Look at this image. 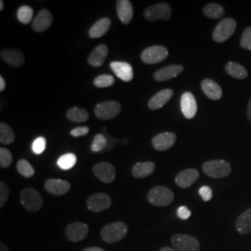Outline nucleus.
<instances>
[{
	"label": "nucleus",
	"instance_id": "nucleus-1",
	"mask_svg": "<svg viewBox=\"0 0 251 251\" xmlns=\"http://www.w3.org/2000/svg\"><path fill=\"white\" fill-rule=\"evenodd\" d=\"M127 233V225L123 222H117L102 227L100 237L105 243L113 244L125 238Z\"/></svg>",
	"mask_w": 251,
	"mask_h": 251
},
{
	"label": "nucleus",
	"instance_id": "nucleus-2",
	"mask_svg": "<svg viewBox=\"0 0 251 251\" xmlns=\"http://www.w3.org/2000/svg\"><path fill=\"white\" fill-rule=\"evenodd\" d=\"M202 170L206 176L210 178L222 179L231 173L232 167L230 163L225 160H210L203 164Z\"/></svg>",
	"mask_w": 251,
	"mask_h": 251
},
{
	"label": "nucleus",
	"instance_id": "nucleus-3",
	"mask_svg": "<svg viewBox=\"0 0 251 251\" xmlns=\"http://www.w3.org/2000/svg\"><path fill=\"white\" fill-rule=\"evenodd\" d=\"M147 199L152 206L163 207L171 205L174 199V194L168 187L155 186L148 192Z\"/></svg>",
	"mask_w": 251,
	"mask_h": 251
},
{
	"label": "nucleus",
	"instance_id": "nucleus-4",
	"mask_svg": "<svg viewBox=\"0 0 251 251\" xmlns=\"http://www.w3.org/2000/svg\"><path fill=\"white\" fill-rule=\"evenodd\" d=\"M21 203L30 212H36L43 206L40 194L34 188H25L21 192Z\"/></svg>",
	"mask_w": 251,
	"mask_h": 251
},
{
	"label": "nucleus",
	"instance_id": "nucleus-5",
	"mask_svg": "<svg viewBox=\"0 0 251 251\" xmlns=\"http://www.w3.org/2000/svg\"><path fill=\"white\" fill-rule=\"evenodd\" d=\"M171 244L175 251H200V243L192 235L177 233L171 237Z\"/></svg>",
	"mask_w": 251,
	"mask_h": 251
},
{
	"label": "nucleus",
	"instance_id": "nucleus-6",
	"mask_svg": "<svg viewBox=\"0 0 251 251\" xmlns=\"http://www.w3.org/2000/svg\"><path fill=\"white\" fill-rule=\"evenodd\" d=\"M172 14V10L170 4L168 3H160L155 4L151 7H148L144 11V18L149 22H156V21H168L170 20Z\"/></svg>",
	"mask_w": 251,
	"mask_h": 251
},
{
	"label": "nucleus",
	"instance_id": "nucleus-7",
	"mask_svg": "<svg viewBox=\"0 0 251 251\" xmlns=\"http://www.w3.org/2000/svg\"><path fill=\"white\" fill-rule=\"evenodd\" d=\"M236 29V22L233 18H226L218 24L215 27L212 37L218 43H223L233 36Z\"/></svg>",
	"mask_w": 251,
	"mask_h": 251
},
{
	"label": "nucleus",
	"instance_id": "nucleus-8",
	"mask_svg": "<svg viewBox=\"0 0 251 251\" xmlns=\"http://www.w3.org/2000/svg\"><path fill=\"white\" fill-rule=\"evenodd\" d=\"M97 118L101 120H109L117 117L121 112V104L118 101L110 100L97 104L94 109Z\"/></svg>",
	"mask_w": 251,
	"mask_h": 251
},
{
	"label": "nucleus",
	"instance_id": "nucleus-9",
	"mask_svg": "<svg viewBox=\"0 0 251 251\" xmlns=\"http://www.w3.org/2000/svg\"><path fill=\"white\" fill-rule=\"evenodd\" d=\"M169 56V50L163 46H152L145 49L141 54V59L144 63L155 64L161 63Z\"/></svg>",
	"mask_w": 251,
	"mask_h": 251
},
{
	"label": "nucleus",
	"instance_id": "nucleus-10",
	"mask_svg": "<svg viewBox=\"0 0 251 251\" xmlns=\"http://www.w3.org/2000/svg\"><path fill=\"white\" fill-rule=\"evenodd\" d=\"M112 205V200L110 197L103 194L98 193L90 196L87 200V206L92 212H101L103 210H106Z\"/></svg>",
	"mask_w": 251,
	"mask_h": 251
},
{
	"label": "nucleus",
	"instance_id": "nucleus-11",
	"mask_svg": "<svg viewBox=\"0 0 251 251\" xmlns=\"http://www.w3.org/2000/svg\"><path fill=\"white\" fill-rule=\"evenodd\" d=\"M92 171L94 175L104 183H111L116 178L115 167L107 162H100L96 164Z\"/></svg>",
	"mask_w": 251,
	"mask_h": 251
},
{
	"label": "nucleus",
	"instance_id": "nucleus-12",
	"mask_svg": "<svg viewBox=\"0 0 251 251\" xmlns=\"http://www.w3.org/2000/svg\"><path fill=\"white\" fill-rule=\"evenodd\" d=\"M89 233V226L83 223H74L65 229L66 238L71 242H79L84 240Z\"/></svg>",
	"mask_w": 251,
	"mask_h": 251
},
{
	"label": "nucleus",
	"instance_id": "nucleus-13",
	"mask_svg": "<svg viewBox=\"0 0 251 251\" xmlns=\"http://www.w3.org/2000/svg\"><path fill=\"white\" fill-rule=\"evenodd\" d=\"M180 109L183 116L187 119H192L197 115L198 103L193 93L184 92L180 98Z\"/></svg>",
	"mask_w": 251,
	"mask_h": 251
},
{
	"label": "nucleus",
	"instance_id": "nucleus-14",
	"mask_svg": "<svg viewBox=\"0 0 251 251\" xmlns=\"http://www.w3.org/2000/svg\"><path fill=\"white\" fill-rule=\"evenodd\" d=\"M177 137L173 132H163L152 138V144L156 151H166L176 143Z\"/></svg>",
	"mask_w": 251,
	"mask_h": 251
},
{
	"label": "nucleus",
	"instance_id": "nucleus-15",
	"mask_svg": "<svg viewBox=\"0 0 251 251\" xmlns=\"http://www.w3.org/2000/svg\"><path fill=\"white\" fill-rule=\"evenodd\" d=\"M53 17L48 9H41L34 19L32 28L37 33H42L48 30L52 25Z\"/></svg>",
	"mask_w": 251,
	"mask_h": 251
},
{
	"label": "nucleus",
	"instance_id": "nucleus-16",
	"mask_svg": "<svg viewBox=\"0 0 251 251\" xmlns=\"http://www.w3.org/2000/svg\"><path fill=\"white\" fill-rule=\"evenodd\" d=\"M45 189L53 196H63L69 192L71 184L64 179H49L45 182Z\"/></svg>",
	"mask_w": 251,
	"mask_h": 251
},
{
	"label": "nucleus",
	"instance_id": "nucleus-17",
	"mask_svg": "<svg viewBox=\"0 0 251 251\" xmlns=\"http://www.w3.org/2000/svg\"><path fill=\"white\" fill-rule=\"evenodd\" d=\"M198 178L199 172L196 169H187L177 174L175 182L180 188H188L198 180Z\"/></svg>",
	"mask_w": 251,
	"mask_h": 251
},
{
	"label": "nucleus",
	"instance_id": "nucleus-18",
	"mask_svg": "<svg viewBox=\"0 0 251 251\" xmlns=\"http://www.w3.org/2000/svg\"><path fill=\"white\" fill-rule=\"evenodd\" d=\"M110 67L121 80L130 82L133 79V69L129 63L126 62H112L110 63Z\"/></svg>",
	"mask_w": 251,
	"mask_h": 251
},
{
	"label": "nucleus",
	"instance_id": "nucleus-19",
	"mask_svg": "<svg viewBox=\"0 0 251 251\" xmlns=\"http://www.w3.org/2000/svg\"><path fill=\"white\" fill-rule=\"evenodd\" d=\"M182 71H183L182 65H179V64L169 65V66L163 67L160 70L154 73L153 78H154V80L158 81V82L170 80V79L175 78L176 76H178L180 73H182Z\"/></svg>",
	"mask_w": 251,
	"mask_h": 251
},
{
	"label": "nucleus",
	"instance_id": "nucleus-20",
	"mask_svg": "<svg viewBox=\"0 0 251 251\" xmlns=\"http://www.w3.org/2000/svg\"><path fill=\"white\" fill-rule=\"evenodd\" d=\"M1 59L13 67H21L25 61L24 53L15 49L4 50L0 53Z\"/></svg>",
	"mask_w": 251,
	"mask_h": 251
},
{
	"label": "nucleus",
	"instance_id": "nucleus-21",
	"mask_svg": "<svg viewBox=\"0 0 251 251\" xmlns=\"http://www.w3.org/2000/svg\"><path fill=\"white\" fill-rule=\"evenodd\" d=\"M173 94H174V92L171 89H166V90L157 92L149 100L148 107L151 110L160 109L169 102V100L173 97Z\"/></svg>",
	"mask_w": 251,
	"mask_h": 251
},
{
	"label": "nucleus",
	"instance_id": "nucleus-22",
	"mask_svg": "<svg viewBox=\"0 0 251 251\" xmlns=\"http://www.w3.org/2000/svg\"><path fill=\"white\" fill-rule=\"evenodd\" d=\"M117 16L121 23L128 25L133 17L132 4L128 0H118L117 2Z\"/></svg>",
	"mask_w": 251,
	"mask_h": 251
},
{
	"label": "nucleus",
	"instance_id": "nucleus-23",
	"mask_svg": "<svg viewBox=\"0 0 251 251\" xmlns=\"http://www.w3.org/2000/svg\"><path fill=\"white\" fill-rule=\"evenodd\" d=\"M201 89L207 98L213 100H218L223 97V90L215 81L206 78L201 83Z\"/></svg>",
	"mask_w": 251,
	"mask_h": 251
},
{
	"label": "nucleus",
	"instance_id": "nucleus-24",
	"mask_svg": "<svg viewBox=\"0 0 251 251\" xmlns=\"http://www.w3.org/2000/svg\"><path fill=\"white\" fill-rule=\"evenodd\" d=\"M108 52H109V50H108L107 46L104 45V44L97 46L89 56L88 62L93 67H100V65L103 64L104 61L106 60Z\"/></svg>",
	"mask_w": 251,
	"mask_h": 251
},
{
	"label": "nucleus",
	"instance_id": "nucleus-25",
	"mask_svg": "<svg viewBox=\"0 0 251 251\" xmlns=\"http://www.w3.org/2000/svg\"><path fill=\"white\" fill-rule=\"evenodd\" d=\"M154 169H155V165L152 162H139L133 166L131 173L134 178L143 179L152 174Z\"/></svg>",
	"mask_w": 251,
	"mask_h": 251
},
{
	"label": "nucleus",
	"instance_id": "nucleus-26",
	"mask_svg": "<svg viewBox=\"0 0 251 251\" xmlns=\"http://www.w3.org/2000/svg\"><path fill=\"white\" fill-rule=\"evenodd\" d=\"M112 22L109 18L100 19L92 26L90 27L89 31V36L90 38H99L100 36H104L110 29Z\"/></svg>",
	"mask_w": 251,
	"mask_h": 251
},
{
	"label": "nucleus",
	"instance_id": "nucleus-27",
	"mask_svg": "<svg viewBox=\"0 0 251 251\" xmlns=\"http://www.w3.org/2000/svg\"><path fill=\"white\" fill-rule=\"evenodd\" d=\"M235 228L241 234H248L251 232V207L238 216L235 222Z\"/></svg>",
	"mask_w": 251,
	"mask_h": 251
},
{
	"label": "nucleus",
	"instance_id": "nucleus-28",
	"mask_svg": "<svg viewBox=\"0 0 251 251\" xmlns=\"http://www.w3.org/2000/svg\"><path fill=\"white\" fill-rule=\"evenodd\" d=\"M225 71L229 75L237 79H245L249 75L248 70L243 65L234 62L227 63L225 66Z\"/></svg>",
	"mask_w": 251,
	"mask_h": 251
},
{
	"label": "nucleus",
	"instance_id": "nucleus-29",
	"mask_svg": "<svg viewBox=\"0 0 251 251\" xmlns=\"http://www.w3.org/2000/svg\"><path fill=\"white\" fill-rule=\"evenodd\" d=\"M66 117L67 118L75 122V123H82V122H86L89 118H90V115L89 113L83 109V108L79 107H73L70 108L67 113H66Z\"/></svg>",
	"mask_w": 251,
	"mask_h": 251
},
{
	"label": "nucleus",
	"instance_id": "nucleus-30",
	"mask_svg": "<svg viewBox=\"0 0 251 251\" xmlns=\"http://www.w3.org/2000/svg\"><path fill=\"white\" fill-rule=\"evenodd\" d=\"M204 14L207 18L220 19L225 14V8L216 3H209L204 8Z\"/></svg>",
	"mask_w": 251,
	"mask_h": 251
},
{
	"label": "nucleus",
	"instance_id": "nucleus-31",
	"mask_svg": "<svg viewBox=\"0 0 251 251\" xmlns=\"http://www.w3.org/2000/svg\"><path fill=\"white\" fill-rule=\"evenodd\" d=\"M15 141L13 129L8 124L2 122L0 124V143L2 144H11Z\"/></svg>",
	"mask_w": 251,
	"mask_h": 251
},
{
	"label": "nucleus",
	"instance_id": "nucleus-32",
	"mask_svg": "<svg viewBox=\"0 0 251 251\" xmlns=\"http://www.w3.org/2000/svg\"><path fill=\"white\" fill-rule=\"evenodd\" d=\"M76 155L72 152H68L62 155L58 161L57 165L60 169H62L63 171H68L70 169H72L73 167L76 164Z\"/></svg>",
	"mask_w": 251,
	"mask_h": 251
},
{
	"label": "nucleus",
	"instance_id": "nucleus-33",
	"mask_svg": "<svg viewBox=\"0 0 251 251\" xmlns=\"http://www.w3.org/2000/svg\"><path fill=\"white\" fill-rule=\"evenodd\" d=\"M16 167H17V171H18L19 173L22 176H24L25 178H31L35 174V169L25 159L19 160Z\"/></svg>",
	"mask_w": 251,
	"mask_h": 251
},
{
	"label": "nucleus",
	"instance_id": "nucleus-34",
	"mask_svg": "<svg viewBox=\"0 0 251 251\" xmlns=\"http://www.w3.org/2000/svg\"><path fill=\"white\" fill-rule=\"evenodd\" d=\"M34 16V10L29 6H22L17 11L18 20L24 25H28Z\"/></svg>",
	"mask_w": 251,
	"mask_h": 251
},
{
	"label": "nucleus",
	"instance_id": "nucleus-35",
	"mask_svg": "<svg viewBox=\"0 0 251 251\" xmlns=\"http://www.w3.org/2000/svg\"><path fill=\"white\" fill-rule=\"evenodd\" d=\"M107 145V138L103 134H97L94 137L91 144V151L93 152H103Z\"/></svg>",
	"mask_w": 251,
	"mask_h": 251
},
{
	"label": "nucleus",
	"instance_id": "nucleus-36",
	"mask_svg": "<svg viewBox=\"0 0 251 251\" xmlns=\"http://www.w3.org/2000/svg\"><path fill=\"white\" fill-rule=\"evenodd\" d=\"M93 83L97 88H108L115 84V78L110 75H100L94 79Z\"/></svg>",
	"mask_w": 251,
	"mask_h": 251
},
{
	"label": "nucleus",
	"instance_id": "nucleus-37",
	"mask_svg": "<svg viewBox=\"0 0 251 251\" xmlns=\"http://www.w3.org/2000/svg\"><path fill=\"white\" fill-rule=\"evenodd\" d=\"M13 161L11 152L8 149L1 147L0 148V166L2 169H7Z\"/></svg>",
	"mask_w": 251,
	"mask_h": 251
},
{
	"label": "nucleus",
	"instance_id": "nucleus-38",
	"mask_svg": "<svg viewBox=\"0 0 251 251\" xmlns=\"http://www.w3.org/2000/svg\"><path fill=\"white\" fill-rule=\"evenodd\" d=\"M47 141L44 137H38L33 142L32 150L36 154H41L46 150Z\"/></svg>",
	"mask_w": 251,
	"mask_h": 251
},
{
	"label": "nucleus",
	"instance_id": "nucleus-39",
	"mask_svg": "<svg viewBox=\"0 0 251 251\" xmlns=\"http://www.w3.org/2000/svg\"><path fill=\"white\" fill-rule=\"evenodd\" d=\"M240 45L243 49L251 50V26L246 28V30L243 33Z\"/></svg>",
	"mask_w": 251,
	"mask_h": 251
},
{
	"label": "nucleus",
	"instance_id": "nucleus-40",
	"mask_svg": "<svg viewBox=\"0 0 251 251\" xmlns=\"http://www.w3.org/2000/svg\"><path fill=\"white\" fill-rule=\"evenodd\" d=\"M9 197V188L6 182L1 181L0 182V207L6 204Z\"/></svg>",
	"mask_w": 251,
	"mask_h": 251
},
{
	"label": "nucleus",
	"instance_id": "nucleus-41",
	"mask_svg": "<svg viewBox=\"0 0 251 251\" xmlns=\"http://www.w3.org/2000/svg\"><path fill=\"white\" fill-rule=\"evenodd\" d=\"M198 193H199V195H200V197L202 198V199L204 201H206V202L209 201L212 198V196H213L212 189L210 188L209 186H202L201 188L199 189Z\"/></svg>",
	"mask_w": 251,
	"mask_h": 251
},
{
	"label": "nucleus",
	"instance_id": "nucleus-42",
	"mask_svg": "<svg viewBox=\"0 0 251 251\" xmlns=\"http://www.w3.org/2000/svg\"><path fill=\"white\" fill-rule=\"evenodd\" d=\"M89 131H90V128L88 126H78V127L73 128L72 130L70 131V134L72 135L73 137L78 138L81 136L88 134Z\"/></svg>",
	"mask_w": 251,
	"mask_h": 251
},
{
	"label": "nucleus",
	"instance_id": "nucleus-43",
	"mask_svg": "<svg viewBox=\"0 0 251 251\" xmlns=\"http://www.w3.org/2000/svg\"><path fill=\"white\" fill-rule=\"evenodd\" d=\"M191 215H192V212L187 206H179L177 209V216L180 220H188Z\"/></svg>",
	"mask_w": 251,
	"mask_h": 251
},
{
	"label": "nucleus",
	"instance_id": "nucleus-44",
	"mask_svg": "<svg viewBox=\"0 0 251 251\" xmlns=\"http://www.w3.org/2000/svg\"><path fill=\"white\" fill-rule=\"evenodd\" d=\"M106 138H107V145H106L105 149L103 150V152L111 151V150L117 145V143H120V142H121V141H119V140H117V139H115V138H113V137H111V136H106Z\"/></svg>",
	"mask_w": 251,
	"mask_h": 251
},
{
	"label": "nucleus",
	"instance_id": "nucleus-45",
	"mask_svg": "<svg viewBox=\"0 0 251 251\" xmlns=\"http://www.w3.org/2000/svg\"><path fill=\"white\" fill-rule=\"evenodd\" d=\"M6 89V82L2 75H0V91H4Z\"/></svg>",
	"mask_w": 251,
	"mask_h": 251
},
{
	"label": "nucleus",
	"instance_id": "nucleus-46",
	"mask_svg": "<svg viewBox=\"0 0 251 251\" xmlns=\"http://www.w3.org/2000/svg\"><path fill=\"white\" fill-rule=\"evenodd\" d=\"M105 251L103 249L99 248V247H90V248H87L85 249L84 251Z\"/></svg>",
	"mask_w": 251,
	"mask_h": 251
},
{
	"label": "nucleus",
	"instance_id": "nucleus-47",
	"mask_svg": "<svg viewBox=\"0 0 251 251\" xmlns=\"http://www.w3.org/2000/svg\"><path fill=\"white\" fill-rule=\"evenodd\" d=\"M248 119L251 123V99L250 100L249 104H248Z\"/></svg>",
	"mask_w": 251,
	"mask_h": 251
},
{
	"label": "nucleus",
	"instance_id": "nucleus-48",
	"mask_svg": "<svg viewBox=\"0 0 251 251\" xmlns=\"http://www.w3.org/2000/svg\"><path fill=\"white\" fill-rule=\"evenodd\" d=\"M0 251H9V250L4 243H0Z\"/></svg>",
	"mask_w": 251,
	"mask_h": 251
},
{
	"label": "nucleus",
	"instance_id": "nucleus-49",
	"mask_svg": "<svg viewBox=\"0 0 251 251\" xmlns=\"http://www.w3.org/2000/svg\"><path fill=\"white\" fill-rule=\"evenodd\" d=\"M159 251H175L173 249H171V248H168V247H166V248H162L161 250Z\"/></svg>",
	"mask_w": 251,
	"mask_h": 251
},
{
	"label": "nucleus",
	"instance_id": "nucleus-50",
	"mask_svg": "<svg viewBox=\"0 0 251 251\" xmlns=\"http://www.w3.org/2000/svg\"><path fill=\"white\" fill-rule=\"evenodd\" d=\"M3 9H4V1L1 0L0 1V10H3Z\"/></svg>",
	"mask_w": 251,
	"mask_h": 251
}]
</instances>
